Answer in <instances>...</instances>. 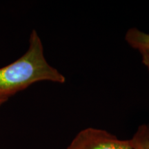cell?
<instances>
[{"label": "cell", "instance_id": "8992f818", "mask_svg": "<svg viewBox=\"0 0 149 149\" xmlns=\"http://www.w3.org/2000/svg\"><path fill=\"white\" fill-rule=\"evenodd\" d=\"M140 126L142 128L143 131H144L145 135H146V137L149 140V124H144V125H141Z\"/></svg>", "mask_w": 149, "mask_h": 149}, {"label": "cell", "instance_id": "52a82bcc", "mask_svg": "<svg viewBox=\"0 0 149 149\" xmlns=\"http://www.w3.org/2000/svg\"><path fill=\"white\" fill-rule=\"evenodd\" d=\"M7 101L6 99H2V98H0V107L3 104H4Z\"/></svg>", "mask_w": 149, "mask_h": 149}, {"label": "cell", "instance_id": "3957f363", "mask_svg": "<svg viewBox=\"0 0 149 149\" xmlns=\"http://www.w3.org/2000/svg\"><path fill=\"white\" fill-rule=\"evenodd\" d=\"M125 40L130 47L137 51L141 48L149 46V34L136 28L128 30L125 35Z\"/></svg>", "mask_w": 149, "mask_h": 149}, {"label": "cell", "instance_id": "7a4b0ae2", "mask_svg": "<svg viewBox=\"0 0 149 149\" xmlns=\"http://www.w3.org/2000/svg\"><path fill=\"white\" fill-rule=\"evenodd\" d=\"M66 149H133L130 139H120L109 132L88 127L80 130Z\"/></svg>", "mask_w": 149, "mask_h": 149}, {"label": "cell", "instance_id": "277c9868", "mask_svg": "<svg viewBox=\"0 0 149 149\" xmlns=\"http://www.w3.org/2000/svg\"><path fill=\"white\" fill-rule=\"evenodd\" d=\"M130 140L133 149H149V140L141 126H139Z\"/></svg>", "mask_w": 149, "mask_h": 149}, {"label": "cell", "instance_id": "6da1fadb", "mask_svg": "<svg viewBox=\"0 0 149 149\" xmlns=\"http://www.w3.org/2000/svg\"><path fill=\"white\" fill-rule=\"evenodd\" d=\"M43 81L64 84L66 77L48 64L42 40L33 30L27 51L14 62L0 68V98L8 100L33 84Z\"/></svg>", "mask_w": 149, "mask_h": 149}, {"label": "cell", "instance_id": "5b68a950", "mask_svg": "<svg viewBox=\"0 0 149 149\" xmlns=\"http://www.w3.org/2000/svg\"><path fill=\"white\" fill-rule=\"evenodd\" d=\"M141 56V61L149 72V46L141 48L138 50Z\"/></svg>", "mask_w": 149, "mask_h": 149}]
</instances>
